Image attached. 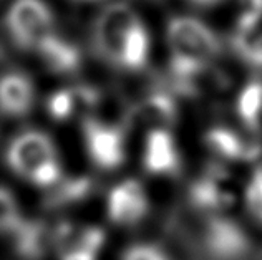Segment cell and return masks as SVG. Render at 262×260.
<instances>
[{"label":"cell","instance_id":"cell-22","mask_svg":"<svg viewBox=\"0 0 262 260\" xmlns=\"http://www.w3.org/2000/svg\"><path fill=\"white\" fill-rule=\"evenodd\" d=\"M96 255L98 254H93V252H86V250H72L61 254V260H96Z\"/></svg>","mask_w":262,"mask_h":260},{"label":"cell","instance_id":"cell-1","mask_svg":"<svg viewBox=\"0 0 262 260\" xmlns=\"http://www.w3.org/2000/svg\"><path fill=\"white\" fill-rule=\"evenodd\" d=\"M5 162L17 177L42 189H52L63 179L57 145L40 129H25L13 136L7 146Z\"/></svg>","mask_w":262,"mask_h":260},{"label":"cell","instance_id":"cell-19","mask_svg":"<svg viewBox=\"0 0 262 260\" xmlns=\"http://www.w3.org/2000/svg\"><path fill=\"white\" fill-rule=\"evenodd\" d=\"M22 222L17 197L10 189L0 186V232H15Z\"/></svg>","mask_w":262,"mask_h":260},{"label":"cell","instance_id":"cell-7","mask_svg":"<svg viewBox=\"0 0 262 260\" xmlns=\"http://www.w3.org/2000/svg\"><path fill=\"white\" fill-rule=\"evenodd\" d=\"M149 212V196L136 179H125L110 189L106 196V216L120 227H133L143 222Z\"/></svg>","mask_w":262,"mask_h":260},{"label":"cell","instance_id":"cell-24","mask_svg":"<svg viewBox=\"0 0 262 260\" xmlns=\"http://www.w3.org/2000/svg\"><path fill=\"white\" fill-rule=\"evenodd\" d=\"M78 2H90V0H78Z\"/></svg>","mask_w":262,"mask_h":260},{"label":"cell","instance_id":"cell-13","mask_svg":"<svg viewBox=\"0 0 262 260\" xmlns=\"http://www.w3.org/2000/svg\"><path fill=\"white\" fill-rule=\"evenodd\" d=\"M42 60L43 66L58 77H70L80 72L81 68V52L72 40L55 32L47 40L37 46L33 52Z\"/></svg>","mask_w":262,"mask_h":260},{"label":"cell","instance_id":"cell-6","mask_svg":"<svg viewBox=\"0 0 262 260\" xmlns=\"http://www.w3.org/2000/svg\"><path fill=\"white\" fill-rule=\"evenodd\" d=\"M81 139L90 162L100 171H115L126 159V125L100 116L80 121Z\"/></svg>","mask_w":262,"mask_h":260},{"label":"cell","instance_id":"cell-10","mask_svg":"<svg viewBox=\"0 0 262 260\" xmlns=\"http://www.w3.org/2000/svg\"><path fill=\"white\" fill-rule=\"evenodd\" d=\"M181 151L174 134L166 128L148 129L143 146V168L158 177L176 176L181 171Z\"/></svg>","mask_w":262,"mask_h":260},{"label":"cell","instance_id":"cell-23","mask_svg":"<svg viewBox=\"0 0 262 260\" xmlns=\"http://www.w3.org/2000/svg\"><path fill=\"white\" fill-rule=\"evenodd\" d=\"M188 2L199 7V9H212V7H217L221 4H224L226 0H188Z\"/></svg>","mask_w":262,"mask_h":260},{"label":"cell","instance_id":"cell-3","mask_svg":"<svg viewBox=\"0 0 262 260\" xmlns=\"http://www.w3.org/2000/svg\"><path fill=\"white\" fill-rule=\"evenodd\" d=\"M166 43L171 58L192 63H214L223 53V40L196 17L178 15L166 25Z\"/></svg>","mask_w":262,"mask_h":260},{"label":"cell","instance_id":"cell-16","mask_svg":"<svg viewBox=\"0 0 262 260\" xmlns=\"http://www.w3.org/2000/svg\"><path fill=\"white\" fill-rule=\"evenodd\" d=\"M53 230L55 229H48L45 222L24 221L15 232H12L17 252L33 260L43 257L48 247L53 245Z\"/></svg>","mask_w":262,"mask_h":260},{"label":"cell","instance_id":"cell-15","mask_svg":"<svg viewBox=\"0 0 262 260\" xmlns=\"http://www.w3.org/2000/svg\"><path fill=\"white\" fill-rule=\"evenodd\" d=\"M232 50L247 66L262 70V13L247 9L232 35Z\"/></svg>","mask_w":262,"mask_h":260},{"label":"cell","instance_id":"cell-18","mask_svg":"<svg viewBox=\"0 0 262 260\" xmlns=\"http://www.w3.org/2000/svg\"><path fill=\"white\" fill-rule=\"evenodd\" d=\"M93 189V184L88 177H75V179H61L57 186L50 189L47 197L48 207H63L70 204L85 201Z\"/></svg>","mask_w":262,"mask_h":260},{"label":"cell","instance_id":"cell-5","mask_svg":"<svg viewBox=\"0 0 262 260\" xmlns=\"http://www.w3.org/2000/svg\"><path fill=\"white\" fill-rule=\"evenodd\" d=\"M55 13L45 0H12L5 13V30L20 50L35 52L55 32Z\"/></svg>","mask_w":262,"mask_h":260},{"label":"cell","instance_id":"cell-20","mask_svg":"<svg viewBox=\"0 0 262 260\" xmlns=\"http://www.w3.org/2000/svg\"><path fill=\"white\" fill-rule=\"evenodd\" d=\"M244 204L249 216L262 225V166L254 169L246 182Z\"/></svg>","mask_w":262,"mask_h":260},{"label":"cell","instance_id":"cell-8","mask_svg":"<svg viewBox=\"0 0 262 260\" xmlns=\"http://www.w3.org/2000/svg\"><path fill=\"white\" fill-rule=\"evenodd\" d=\"M204 145L219 162H249L262 154V141L229 126H212L204 134Z\"/></svg>","mask_w":262,"mask_h":260},{"label":"cell","instance_id":"cell-25","mask_svg":"<svg viewBox=\"0 0 262 260\" xmlns=\"http://www.w3.org/2000/svg\"><path fill=\"white\" fill-rule=\"evenodd\" d=\"M73 2H78V0H73Z\"/></svg>","mask_w":262,"mask_h":260},{"label":"cell","instance_id":"cell-11","mask_svg":"<svg viewBox=\"0 0 262 260\" xmlns=\"http://www.w3.org/2000/svg\"><path fill=\"white\" fill-rule=\"evenodd\" d=\"M101 105V93L88 85H72L55 90L47 98V113L53 121H70L80 118L83 121L93 116L95 109Z\"/></svg>","mask_w":262,"mask_h":260},{"label":"cell","instance_id":"cell-4","mask_svg":"<svg viewBox=\"0 0 262 260\" xmlns=\"http://www.w3.org/2000/svg\"><path fill=\"white\" fill-rule=\"evenodd\" d=\"M196 230V245L206 260H246L252 241L234 219L223 214H201Z\"/></svg>","mask_w":262,"mask_h":260},{"label":"cell","instance_id":"cell-17","mask_svg":"<svg viewBox=\"0 0 262 260\" xmlns=\"http://www.w3.org/2000/svg\"><path fill=\"white\" fill-rule=\"evenodd\" d=\"M236 111L246 131L262 141V80L243 86L236 100Z\"/></svg>","mask_w":262,"mask_h":260},{"label":"cell","instance_id":"cell-14","mask_svg":"<svg viewBox=\"0 0 262 260\" xmlns=\"http://www.w3.org/2000/svg\"><path fill=\"white\" fill-rule=\"evenodd\" d=\"M178 118V106L174 93L171 90H153L140 103L129 109L128 121H141L149 129L166 128L173 125Z\"/></svg>","mask_w":262,"mask_h":260},{"label":"cell","instance_id":"cell-21","mask_svg":"<svg viewBox=\"0 0 262 260\" xmlns=\"http://www.w3.org/2000/svg\"><path fill=\"white\" fill-rule=\"evenodd\" d=\"M120 260H171V257L160 245L140 242L129 245V247L123 250Z\"/></svg>","mask_w":262,"mask_h":260},{"label":"cell","instance_id":"cell-9","mask_svg":"<svg viewBox=\"0 0 262 260\" xmlns=\"http://www.w3.org/2000/svg\"><path fill=\"white\" fill-rule=\"evenodd\" d=\"M37 88L32 77L20 68L0 72V116L5 120H24L35 108Z\"/></svg>","mask_w":262,"mask_h":260},{"label":"cell","instance_id":"cell-12","mask_svg":"<svg viewBox=\"0 0 262 260\" xmlns=\"http://www.w3.org/2000/svg\"><path fill=\"white\" fill-rule=\"evenodd\" d=\"M188 199L194 212L199 214H223V210L234 201V194L227 187L226 174L221 166L209 168L191 182Z\"/></svg>","mask_w":262,"mask_h":260},{"label":"cell","instance_id":"cell-2","mask_svg":"<svg viewBox=\"0 0 262 260\" xmlns=\"http://www.w3.org/2000/svg\"><path fill=\"white\" fill-rule=\"evenodd\" d=\"M141 23H144L143 18L129 4L115 2L103 7L90 29V45L95 57L120 70L126 45Z\"/></svg>","mask_w":262,"mask_h":260}]
</instances>
